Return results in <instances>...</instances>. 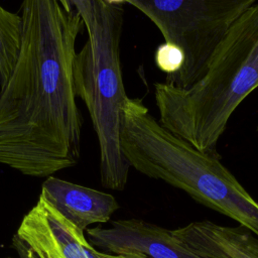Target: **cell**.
<instances>
[{
  "instance_id": "obj_6",
  "label": "cell",
  "mask_w": 258,
  "mask_h": 258,
  "mask_svg": "<svg viewBox=\"0 0 258 258\" xmlns=\"http://www.w3.org/2000/svg\"><path fill=\"white\" fill-rule=\"evenodd\" d=\"M12 243L21 258H97L98 255L84 231L42 196L23 217Z\"/></svg>"
},
{
  "instance_id": "obj_1",
  "label": "cell",
  "mask_w": 258,
  "mask_h": 258,
  "mask_svg": "<svg viewBox=\"0 0 258 258\" xmlns=\"http://www.w3.org/2000/svg\"><path fill=\"white\" fill-rule=\"evenodd\" d=\"M19 12L20 49L0 89V163L48 177L81 157L83 116L73 64L85 25L58 0H22Z\"/></svg>"
},
{
  "instance_id": "obj_5",
  "label": "cell",
  "mask_w": 258,
  "mask_h": 258,
  "mask_svg": "<svg viewBox=\"0 0 258 258\" xmlns=\"http://www.w3.org/2000/svg\"><path fill=\"white\" fill-rule=\"evenodd\" d=\"M258 0H127L184 53L182 69L166 83L188 88L205 74L232 24Z\"/></svg>"
},
{
  "instance_id": "obj_8",
  "label": "cell",
  "mask_w": 258,
  "mask_h": 258,
  "mask_svg": "<svg viewBox=\"0 0 258 258\" xmlns=\"http://www.w3.org/2000/svg\"><path fill=\"white\" fill-rule=\"evenodd\" d=\"M40 196L83 231L90 225L109 222L112 215L119 209L112 195L52 175L43 181Z\"/></svg>"
},
{
  "instance_id": "obj_4",
  "label": "cell",
  "mask_w": 258,
  "mask_h": 258,
  "mask_svg": "<svg viewBox=\"0 0 258 258\" xmlns=\"http://www.w3.org/2000/svg\"><path fill=\"white\" fill-rule=\"evenodd\" d=\"M94 12L93 35L74 59L75 94L85 103L98 138L102 185L122 190L130 167L120 144L122 109L128 98L120 62L124 10L94 0Z\"/></svg>"
},
{
  "instance_id": "obj_7",
  "label": "cell",
  "mask_w": 258,
  "mask_h": 258,
  "mask_svg": "<svg viewBox=\"0 0 258 258\" xmlns=\"http://www.w3.org/2000/svg\"><path fill=\"white\" fill-rule=\"evenodd\" d=\"M87 240L95 249L109 255L204 258L175 238L171 230L134 218L112 221L109 228L87 229Z\"/></svg>"
},
{
  "instance_id": "obj_12",
  "label": "cell",
  "mask_w": 258,
  "mask_h": 258,
  "mask_svg": "<svg viewBox=\"0 0 258 258\" xmlns=\"http://www.w3.org/2000/svg\"><path fill=\"white\" fill-rule=\"evenodd\" d=\"M58 2L64 9L76 10L80 14L88 32V38H90L95 29L94 0H58Z\"/></svg>"
},
{
  "instance_id": "obj_2",
  "label": "cell",
  "mask_w": 258,
  "mask_h": 258,
  "mask_svg": "<svg viewBox=\"0 0 258 258\" xmlns=\"http://www.w3.org/2000/svg\"><path fill=\"white\" fill-rule=\"evenodd\" d=\"M257 88L258 2L232 24L195 84H154L159 122L199 150L220 156L217 145L230 118Z\"/></svg>"
},
{
  "instance_id": "obj_9",
  "label": "cell",
  "mask_w": 258,
  "mask_h": 258,
  "mask_svg": "<svg viewBox=\"0 0 258 258\" xmlns=\"http://www.w3.org/2000/svg\"><path fill=\"white\" fill-rule=\"evenodd\" d=\"M172 234L204 258H258V236L239 224L234 227L192 222Z\"/></svg>"
},
{
  "instance_id": "obj_14",
  "label": "cell",
  "mask_w": 258,
  "mask_h": 258,
  "mask_svg": "<svg viewBox=\"0 0 258 258\" xmlns=\"http://www.w3.org/2000/svg\"><path fill=\"white\" fill-rule=\"evenodd\" d=\"M109 5H114V6H121L124 3H127V0H103Z\"/></svg>"
},
{
  "instance_id": "obj_13",
  "label": "cell",
  "mask_w": 258,
  "mask_h": 258,
  "mask_svg": "<svg viewBox=\"0 0 258 258\" xmlns=\"http://www.w3.org/2000/svg\"><path fill=\"white\" fill-rule=\"evenodd\" d=\"M109 258H145L138 254H124V255H109L107 254Z\"/></svg>"
},
{
  "instance_id": "obj_3",
  "label": "cell",
  "mask_w": 258,
  "mask_h": 258,
  "mask_svg": "<svg viewBox=\"0 0 258 258\" xmlns=\"http://www.w3.org/2000/svg\"><path fill=\"white\" fill-rule=\"evenodd\" d=\"M123 156L140 173L182 189L198 203L223 214L258 236V202L221 162L157 121L138 98L122 109Z\"/></svg>"
},
{
  "instance_id": "obj_11",
  "label": "cell",
  "mask_w": 258,
  "mask_h": 258,
  "mask_svg": "<svg viewBox=\"0 0 258 258\" xmlns=\"http://www.w3.org/2000/svg\"><path fill=\"white\" fill-rule=\"evenodd\" d=\"M156 67L167 77L176 75L183 67L184 53L181 48L175 44L164 41L159 44L154 53Z\"/></svg>"
},
{
  "instance_id": "obj_15",
  "label": "cell",
  "mask_w": 258,
  "mask_h": 258,
  "mask_svg": "<svg viewBox=\"0 0 258 258\" xmlns=\"http://www.w3.org/2000/svg\"><path fill=\"white\" fill-rule=\"evenodd\" d=\"M97 258H109V257H108V255H107V254H105V253H102V252L98 251Z\"/></svg>"
},
{
  "instance_id": "obj_10",
  "label": "cell",
  "mask_w": 258,
  "mask_h": 258,
  "mask_svg": "<svg viewBox=\"0 0 258 258\" xmlns=\"http://www.w3.org/2000/svg\"><path fill=\"white\" fill-rule=\"evenodd\" d=\"M22 35L20 14L0 5V89L6 84L19 53Z\"/></svg>"
}]
</instances>
